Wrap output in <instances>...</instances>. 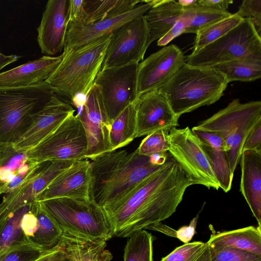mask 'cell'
Instances as JSON below:
<instances>
[{"instance_id": "7c38bea8", "label": "cell", "mask_w": 261, "mask_h": 261, "mask_svg": "<svg viewBox=\"0 0 261 261\" xmlns=\"http://www.w3.org/2000/svg\"><path fill=\"white\" fill-rule=\"evenodd\" d=\"M138 64L100 70L94 84L99 88L109 120L112 122L129 105L136 102Z\"/></svg>"}, {"instance_id": "f35d334b", "label": "cell", "mask_w": 261, "mask_h": 261, "mask_svg": "<svg viewBox=\"0 0 261 261\" xmlns=\"http://www.w3.org/2000/svg\"><path fill=\"white\" fill-rule=\"evenodd\" d=\"M196 4L189 7L182 8L183 12L179 18L172 28L163 37L158 40V46H165L174 38L185 34L186 30L191 23Z\"/></svg>"}, {"instance_id": "c3c4849f", "label": "cell", "mask_w": 261, "mask_h": 261, "mask_svg": "<svg viewBox=\"0 0 261 261\" xmlns=\"http://www.w3.org/2000/svg\"><path fill=\"white\" fill-rule=\"evenodd\" d=\"M145 229L157 231L168 236L176 238V230L168 225L163 224L161 222L147 226Z\"/></svg>"}, {"instance_id": "f546056e", "label": "cell", "mask_w": 261, "mask_h": 261, "mask_svg": "<svg viewBox=\"0 0 261 261\" xmlns=\"http://www.w3.org/2000/svg\"><path fill=\"white\" fill-rule=\"evenodd\" d=\"M143 2L140 0H84L87 18L84 24H90L123 14Z\"/></svg>"}, {"instance_id": "816d5d0a", "label": "cell", "mask_w": 261, "mask_h": 261, "mask_svg": "<svg viewBox=\"0 0 261 261\" xmlns=\"http://www.w3.org/2000/svg\"><path fill=\"white\" fill-rule=\"evenodd\" d=\"M198 0H179L178 3L183 8L189 7L196 4Z\"/></svg>"}, {"instance_id": "ffe728a7", "label": "cell", "mask_w": 261, "mask_h": 261, "mask_svg": "<svg viewBox=\"0 0 261 261\" xmlns=\"http://www.w3.org/2000/svg\"><path fill=\"white\" fill-rule=\"evenodd\" d=\"M70 0H49L37 28L42 54L53 56L64 50L69 23Z\"/></svg>"}, {"instance_id": "7dc6e473", "label": "cell", "mask_w": 261, "mask_h": 261, "mask_svg": "<svg viewBox=\"0 0 261 261\" xmlns=\"http://www.w3.org/2000/svg\"><path fill=\"white\" fill-rule=\"evenodd\" d=\"M199 4L212 8L227 10L229 6L233 3L231 0H198Z\"/></svg>"}, {"instance_id": "e0dca14e", "label": "cell", "mask_w": 261, "mask_h": 261, "mask_svg": "<svg viewBox=\"0 0 261 261\" xmlns=\"http://www.w3.org/2000/svg\"><path fill=\"white\" fill-rule=\"evenodd\" d=\"M75 112V110L71 103L55 94L38 112L33 116L31 124L13 143L14 147L27 152L50 135Z\"/></svg>"}, {"instance_id": "d590c367", "label": "cell", "mask_w": 261, "mask_h": 261, "mask_svg": "<svg viewBox=\"0 0 261 261\" xmlns=\"http://www.w3.org/2000/svg\"><path fill=\"white\" fill-rule=\"evenodd\" d=\"M46 252L29 240L1 253L0 261H34Z\"/></svg>"}, {"instance_id": "74e56055", "label": "cell", "mask_w": 261, "mask_h": 261, "mask_svg": "<svg viewBox=\"0 0 261 261\" xmlns=\"http://www.w3.org/2000/svg\"><path fill=\"white\" fill-rule=\"evenodd\" d=\"M210 251L211 261H261V256L234 248H210Z\"/></svg>"}, {"instance_id": "7a4b0ae2", "label": "cell", "mask_w": 261, "mask_h": 261, "mask_svg": "<svg viewBox=\"0 0 261 261\" xmlns=\"http://www.w3.org/2000/svg\"><path fill=\"white\" fill-rule=\"evenodd\" d=\"M168 152L147 156L136 150H114L89 160L93 201L101 207L123 198L140 182L166 162Z\"/></svg>"}, {"instance_id": "1f68e13d", "label": "cell", "mask_w": 261, "mask_h": 261, "mask_svg": "<svg viewBox=\"0 0 261 261\" xmlns=\"http://www.w3.org/2000/svg\"><path fill=\"white\" fill-rule=\"evenodd\" d=\"M32 204L19 208L0 225V254L14 245L29 240L23 233L21 222Z\"/></svg>"}, {"instance_id": "cb8c5ba5", "label": "cell", "mask_w": 261, "mask_h": 261, "mask_svg": "<svg viewBox=\"0 0 261 261\" xmlns=\"http://www.w3.org/2000/svg\"><path fill=\"white\" fill-rule=\"evenodd\" d=\"M192 130L201 141L220 188L228 192L231 188L233 175L230 171L224 142L216 134Z\"/></svg>"}, {"instance_id": "f5cc1de1", "label": "cell", "mask_w": 261, "mask_h": 261, "mask_svg": "<svg viewBox=\"0 0 261 261\" xmlns=\"http://www.w3.org/2000/svg\"><path fill=\"white\" fill-rule=\"evenodd\" d=\"M56 261H69L68 259L67 258V257H66V255L65 256H64V257L61 258V259H59Z\"/></svg>"}, {"instance_id": "ab89813d", "label": "cell", "mask_w": 261, "mask_h": 261, "mask_svg": "<svg viewBox=\"0 0 261 261\" xmlns=\"http://www.w3.org/2000/svg\"><path fill=\"white\" fill-rule=\"evenodd\" d=\"M235 14L243 19L250 20L260 36L261 0H244Z\"/></svg>"}, {"instance_id": "f907efd6", "label": "cell", "mask_w": 261, "mask_h": 261, "mask_svg": "<svg viewBox=\"0 0 261 261\" xmlns=\"http://www.w3.org/2000/svg\"><path fill=\"white\" fill-rule=\"evenodd\" d=\"M21 57L15 55H5L0 53V70L19 60Z\"/></svg>"}, {"instance_id": "836d02e7", "label": "cell", "mask_w": 261, "mask_h": 261, "mask_svg": "<svg viewBox=\"0 0 261 261\" xmlns=\"http://www.w3.org/2000/svg\"><path fill=\"white\" fill-rule=\"evenodd\" d=\"M243 20L234 13L200 30L196 34L192 52L221 38L237 26Z\"/></svg>"}, {"instance_id": "ba28073f", "label": "cell", "mask_w": 261, "mask_h": 261, "mask_svg": "<svg viewBox=\"0 0 261 261\" xmlns=\"http://www.w3.org/2000/svg\"><path fill=\"white\" fill-rule=\"evenodd\" d=\"M248 58H261V38L253 23L244 19L221 38L192 52L185 60L190 66L213 67Z\"/></svg>"}, {"instance_id": "4316f807", "label": "cell", "mask_w": 261, "mask_h": 261, "mask_svg": "<svg viewBox=\"0 0 261 261\" xmlns=\"http://www.w3.org/2000/svg\"><path fill=\"white\" fill-rule=\"evenodd\" d=\"M182 7L177 1L154 0L151 8L144 15L150 34L149 43L163 37L181 16Z\"/></svg>"}, {"instance_id": "681fc988", "label": "cell", "mask_w": 261, "mask_h": 261, "mask_svg": "<svg viewBox=\"0 0 261 261\" xmlns=\"http://www.w3.org/2000/svg\"><path fill=\"white\" fill-rule=\"evenodd\" d=\"M190 261H211L210 248L206 243Z\"/></svg>"}, {"instance_id": "b9f144b4", "label": "cell", "mask_w": 261, "mask_h": 261, "mask_svg": "<svg viewBox=\"0 0 261 261\" xmlns=\"http://www.w3.org/2000/svg\"><path fill=\"white\" fill-rule=\"evenodd\" d=\"M87 18L84 0H70L69 9V22L84 23Z\"/></svg>"}, {"instance_id": "52a82bcc", "label": "cell", "mask_w": 261, "mask_h": 261, "mask_svg": "<svg viewBox=\"0 0 261 261\" xmlns=\"http://www.w3.org/2000/svg\"><path fill=\"white\" fill-rule=\"evenodd\" d=\"M55 94L48 84L0 88V142L14 143Z\"/></svg>"}, {"instance_id": "8fae6325", "label": "cell", "mask_w": 261, "mask_h": 261, "mask_svg": "<svg viewBox=\"0 0 261 261\" xmlns=\"http://www.w3.org/2000/svg\"><path fill=\"white\" fill-rule=\"evenodd\" d=\"M144 15L125 23L112 34L100 70L140 63L150 45Z\"/></svg>"}, {"instance_id": "2e32d148", "label": "cell", "mask_w": 261, "mask_h": 261, "mask_svg": "<svg viewBox=\"0 0 261 261\" xmlns=\"http://www.w3.org/2000/svg\"><path fill=\"white\" fill-rule=\"evenodd\" d=\"M136 118L138 138L159 130H169L176 127L179 118L174 113L165 95L156 89L139 96Z\"/></svg>"}, {"instance_id": "d6a6232c", "label": "cell", "mask_w": 261, "mask_h": 261, "mask_svg": "<svg viewBox=\"0 0 261 261\" xmlns=\"http://www.w3.org/2000/svg\"><path fill=\"white\" fill-rule=\"evenodd\" d=\"M153 241L151 233L145 229L135 232L127 240L123 261H153Z\"/></svg>"}, {"instance_id": "4fadbf2b", "label": "cell", "mask_w": 261, "mask_h": 261, "mask_svg": "<svg viewBox=\"0 0 261 261\" xmlns=\"http://www.w3.org/2000/svg\"><path fill=\"white\" fill-rule=\"evenodd\" d=\"M77 113L84 128L87 149L84 159H91L112 151L111 124L108 119L99 88L93 84Z\"/></svg>"}, {"instance_id": "ee69618b", "label": "cell", "mask_w": 261, "mask_h": 261, "mask_svg": "<svg viewBox=\"0 0 261 261\" xmlns=\"http://www.w3.org/2000/svg\"><path fill=\"white\" fill-rule=\"evenodd\" d=\"M31 208L23 216L21 226L25 236L29 240L33 237L38 226V220L36 216Z\"/></svg>"}, {"instance_id": "603a6c76", "label": "cell", "mask_w": 261, "mask_h": 261, "mask_svg": "<svg viewBox=\"0 0 261 261\" xmlns=\"http://www.w3.org/2000/svg\"><path fill=\"white\" fill-rule=\"evenodd\" d=\"M240 191L261 227V151L242 152Z\"/></svg>"}, {"instance_id": "83f0119b", "label": "cell", "mask_w": 261, "mask_h": 261, "mask_svg": "<svg viewBox=\"0 0 261 261\" xmlns=\"http://www.w3.org/2000/svg\"><path fill=\"white\" fill-rule=\"evenodd\" d=\"M31 208L38 220L37 230L30 241L37 246L49 251L60 243L62 231L47 214L39 201L32 204Z\"/></svg>"}, {"instance_id": "60d3db41", "label": "cell", "mask_w": 261, "mask_h": 261, "mask_svg": "<svg viewBox=\"0 0 261 261\" xmlns=\"http://www.w3.org/2000/svg\"><path fill=\"white\" fill-rule=\"evenodd\" d=\"M205 243L194 241L176 247L161 261H190L202 248Z\"/></svg>"}, {"instance_id": "6da1fadb", "label": "cell", "mask_w": 261, "mask_h": 261, "mask_svg": "<svg viewBox=\"0 0 261 261\" xmlns=\"http://www.w3.org/2000/svg\"><path fill=\"white\" fill-rule=\"evenodd\" d=\"M190 186L188 177L169 153L160 168L123 198L101 208L111 223L114 236L128 238L172 215Z\"/></svg>"}, {"instance_id": "44dd1931", "label": "cell", "mask_w": 261, "mask_h": 261, "mask_svg": "<svg viewBox=\"0 0 261 261\" xmlns=\"http://www.w3.org/2000/svg\"><path fill=\"white\" fill-rule=\"evenodd\" d=\"M42 163L31 160L27 152L16 149L13 143L0 142V195L34 178Z\"/></svg>"}, {"instance_id": "9c48e42d", "label": "cell", "mask_w": 261, "mask_h": 261, "mask_svg": "<svg viewBox=\"0 0 261 261\" xmlns=\"http://www.w3.org/2000/svg\"><path fill=\"white\" fill-rule=\"evenodd\" d=\"M167 139L168 152L180 166L192 185L220 189L201 141L189 126L172 128L168 132Z\"/></svg>"}, {"instance_id": "7bdbcfd3", "label": "cell", "mask_w": 261, "mask_h": 261, "mask_svg": "<svg viewBox=\"0 0 261 261\" xmlns=\"http://www.w3.org/2000/svg\"><path fill=\"white\" fill-rule=\"evenodd\" d=\"M245 151H261V121L254 126L247 136L242 152Z\"/></svg>"}, {"instance_id": "d6986e66", "label": "cell", "mask_w": 261, "mask_h": 261, "mask_svg": "<svg viewBox=\"0 0 261 261\" xmlns=\"http://www.w3.org/2000/svg\"><path fill=\"white\" fill-rule=\"evenodd\" d=\"M154 3V0L143 1L142 3L123 14L92 23L69 22L64 48H75L113 34L125 23L144 15Z\"/></svg>"}, {"instance_id": "8992f818", "label": "cell", "mask_w": 261, "mask_h": 261, "mask_svg": "<svg viewBox=\"0 0 261 261\" xmlns=\"http://www.w3.org/2000/svg\"><path fill=\"white\" fill-rule=\"evenodd\" d=\"M39 202L62 232L106 242L114 236L109 219L93 201L59 198Z\"/></svg>"}, {"instance_id": "d4e9b609", "label": "cell", "mask_w": 261, "mask_h": 261, "mask_svg": "<svg viewBox=\"0 0 261 261\" xmlns=\"http://www.w3.org/2000/svg\"><path fill=\"white\" fill-rule=\"evenodd\" d=\"M62 232L60 244L69 261H110L113 258L106 249V241Z\"/></svg>"}, {"instance_id": "3957f363", "label": "cell", "mask_w": 261, "mask_h": 261, "mask_svg": "<svg viewBox=\"0 0 261 261\" xmlns=\"http://www.w3.org/2000/svg\"><path fill=\"white\" fill-rule=\"evenodd\" d=\"M112 34L80 47L64 48L60 64L46 81L54 93L79 109L100 71Z\"/></svg>"}, {"instance_id": "5bb4252c", "label": "cell", "mask_w": 261, "mask_h": 261, "mask_svg": "<svg viewBox=\"0 0 261 261\" xmlns=\"http://www.w3.org/2000/svg\"><path fill=\"white\" fill-rule=\"evenodd\" d=\"M185 63L183 53L174 44L165 46L143 60L138 66V97L146 92L159 89Z\"/></svg>"}, {"instance_id": "9a60e30c", "label": "cell", "mask_w": 261, "mask_h": 261, "mask_svg": "<svg viewBox=\"0 0 261 261\" xmlns=\"http://www.w3.org/2000/svg\"><path fill=\"white\" fill-rule=\"evenodd\" d=\"M74 162L60 160L43 162L39 173L34 178L4 194L0 203V225L19 208L35 202L40 194Z\"/></svg>"}, {"instance_id": "e575fe53", "label": "cell", "mask_w": 261, "mask_h": 261, "mask_svg": "<svg viewBox=\"0 0 261 261\" xmlns=\"http://www.w3.org/2000/svg\"><path fill=\"white\" fill-rule=\"evenodd\" d=\"M232 14L227 10H221L202 6L197 2L191 23L185 33L196 34L200 30Z\"/></svg>"}, {"instance_id": "7402d4cb", "label": "cell", "mask_w": 261, "mask_h": 261, "mask_svg": "<svg viewBox=\"0 0 261 261\" xmlns=\"http://www.w3.org/2000/svg\"><path fill=\"white\" fill-rule=\"evenodd\" d=\"M63 56V53L57 57L44 56L0 73V88L29 87L46 82Z\"/></svg>"}, {"instance_id": "30bf717a", "label": "cell", "mask_w": 261, "mask_h": 261, "mask_svg": "<svg viewBox=\"0 0 261 261\" xmlns=\"http://www.w3.org/2000/svg\"><path fill=\"white\" fill-rule=\"evenodd\" d=\"M87 149L84 128L77 114H73L27 153L31 160L37 163L75 161L84 159Z\"/></svg>"}, {"instance_id": "5b68a950", "label": "cell", "mask_w": 261, "mask_h": 261, "mask_svg": "<svg viewBox=\"0 0 261 261\" xmlns=\"http://www.w3.org/2000/svg\"><path fill=\"white\" fill-rule=\"evenodd\" d=\"M261 121V101L241 103L239 99L193 127L192 130L213 133L224 142L231 173L240 163L245 141Z\"/></svg>"}, {"instance_id": "bcb514c9", "label": "cell", "mask_w": 261, "mask_h": 261, "mask_svg": "<svg viewBox=\"0 0 261 261\" xmlns=\"http://www.w3.org/2000/svg\"><path fill=\"white\" fill-rule=\"evenodd\" d=\"M65 256L60 243L53 249L43 254L34 261H56Z\"/></svg>"}, {"instance_id": "f6af8a7d", "label": "cell", "mask_w": 261, "mask_h": 261, "mask_svg": "<svg viewBox=\"0 0 261 261\" xmlns=\"http://www.w3.org/2000/svg\"><path fill=\"white\" fill-rule=\"evenodd\" d=\"M198 214L190 222L189 225L183 226L176 230V238L184 244L189 243L196 233V227L198 219Z\"/></svg>"}, {"instance_id": "277c9868", "label": "cell", "mask_w": 261, "mask_h": 261, "mask_svg": "<svg viewBox=\"0 0 261 261\" xmlns=\"http://www.w3.org/2000/svg\"><path fill=\"white\" fill-rule=\"evenodd\" d=\"M229 83L213 67H199L185 63L159 89L165 95L178 117L218 101Z\"/></svg>"}, {"instance_id": "484cf974", "label": "cell", "mask_w": 261, "mask_h": 261, "mask_svg": "<svg viewBox=\"0 0 261 261\" xmlns=\"http://www.w3.org/2000/svg\"><path fill=\"white\" fill-rule=\"evenodd\" d=\"M212 232L206 242L211 249L231 247L261 256V227L249 226L232 230Z\"/></svg>"}, {"instance_id": "ac0fdd59", "label": "cell", "mask_w": 261, "mask_h": 261, "mask_svg": "<svg viewBox=\"0 0 261 261\" xmlns=\"http://www.w3.org/2000/svg\"><path fill=\"white\" fill-rule=\"evenodd\" d=\"M59 198L93 201L91 167L89 160L74 161L40 194L36 201Z\"/></svg>"}, {"instance_id": "4dcf8cb0", "label": "cell", "mask_w": 261, "mask_h": 261, "mask_svg": "<svg viewBox=\"0 0 261 261\" xmlns=\"http://www.w3.org/2000/svg\"><path fill=\"white\" fill-rule=\"evenodd\" d=\"M213 68L222 74L228 83L252 82L261 76V58L241 59L221 63Z\"/></svg>"}, {"instance_id": "f1b7e54d", "label": "cell", "mask_w": 261, "mask_h": 261, "mask_svg": "<svg viewBox=\"0 0 261 261\" xmlns=\"http://www.w3.org/2000/svg\"><path fill=\"white\" fill-rule=\"evenodd\" d=\"M137 101L126 107L112 123L110 141L112 151L127 146L137 138Z\"/></svg>"}, {"instance_id": "8d00e7d4", "label": "cell", "mask_w": 261, "mask_h": 261, "mask_svg": "<svg viewBox=\"0 0 261 261\" xmlns=\"http://www.w3.org/2000/svg\"><path fill=\"white\" fill-rule=\"evenodd\" d=\"M168 132L159 130L147 135L142 140L136 151L139 154L147 156L167 152Z\"/></svg>"}]
</instances>
